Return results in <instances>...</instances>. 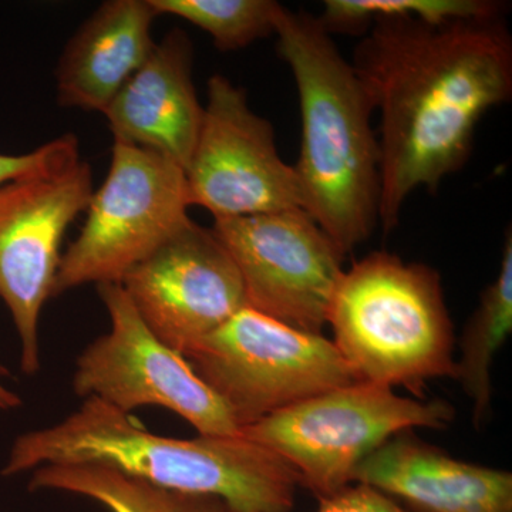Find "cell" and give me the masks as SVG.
<instances>
[{
    "mask_svg": "<svg viewBox=\"0 0 512 512\" xmlns=\"http://www.w3.org/2000/svg\"><path fill=\"white\" fill-rule=\"evenodd\" d=\"M353 69L380 114L379 222L400 221L407 198L460 170L477 124L512 96V39L503 18L431 25L373 20Z\"/></svg>",
    "mask_w": 512,
    "mask_h": 512,
    "instance_id": "obj_1",
    "label": "cell"
},
{
    "mask_svg": "<svg viewBox=\"0 0 512 512\" xmlns=\"http://www.w3.org/2000/svg\"><path fill=\"white\" fill-rule=\"evenodd\" d=\"M66 464H97L165 490L220 498L229 512H289L301 487L286 461L241 434L157 436L97 399L18 437L2 474Z\"/></svg>",
    "mask_w": 512,
    "mask_h": 512,
    "instance_id": "obj_2",
    "label": "cell"
},
{
    "mask_svg": "<svg viewBox=\"0 0 512 512\" xmlns=\"http://www.w3.org/2000/svg\"><path fill=\"white\" fill-rule=\"evenodd\" d=\"M274 35L301 107V153L293 170L302 210L346 256L379 222V143L370 124L375 109L319 18L281 5Z\"/></svg>",
    "mask_w": 512,
    "mask_h": 512,
    "instance_id": "obj_3",
    "label": "cell"
},
{
    "mask_svg": "<svg viewBox=\"0 0 512 512\" xmlns=\"http://www.w3.org/2000/svg\"><path fill=\"white\" fill-rule=\"evenodd\" d=\"M357 382L402 387L417 399L456 376L454 326L436 269L377 251L340 276L328 322Z\"/></svg>",
    "mask_w": 512,
    "mask_h": 512,
    "instance_id": "obj_4",
    "label": "cell"
},
{
    "mask_svg": "<svg viewBox=\"0 0 512 512\" xmlns=\"http://www.w3.org/2000/svg\"><path fill=\"white\" fill-rule=\"evenodd\" d=\"M454 417L456 410L444 400L355 382L292 404L239 434L281 457L301 487L322 500L352 484L357 466L396 434L448 429Z\"/></svg>",
    "mask_w": 512,
    "mask_h": 512,
    "instance_id": "obj_5",
    "label": "cell"
},
{
    "mask_svg": "<svg viewBox=\"0 0 512 512\" xmlns=\"http://www.w3.org/2000/svg\"><path fill=\"white\" fill-rule=\"evenodd\" d=\"M239 431L316 394L357 382L332 340L242 308L184 355Z\"/></svg>",
    "mask_w": 512,
    "mask_h": 512,
    "instance_id": "obj_6",
    "label": "cell"
},
{
    "mask_svg": "<svg viewBox=\"0 0 512 512\" xmlns=\"http://www.w3.org/2000/svg\"><path fill=\"white\" fill-rule=\"evenodd\" d=\"M185 171L156 151L114 141L106 180L93 191L79 237L60 259L53 296L121 284L191 218Z\"/></svg>",
    "mask_w": 512,
    "mask_h": 512,
    "instance_id": "obj_7",
    "label": "cell"
},
{
    "mask_svg": "<svg viewBox=\"0 0 512 512\" xmlns=\"http://www.w3.org/2000/svg\"><path fill=\"white\" fill-rule=\"evenodd\" d=\"M110 318L106 335L90 343L76 363L73 390L121 413L163 407L204 436H239L227 406L181 353L151 332L120 284L97 286Z\"/></svg>",
    "mask_w": 512,
    "mask_h": 512,
    "instance_id": "obj_8",
    "label": "cell"
},
{
    "mask_svg": "<svg viewBox=\"0 0 512 512\" xmlns=\"http://www.w3.org/2000/svg\"><path fill=\"white\" fill-rule=\"evenodd\" d=\"M82 160L0 185V298L20 339V367L40 370V315L53 296L67 228L93 195Z\"/></svg>",
    "mask_w": 512,
    "mask_h": 512,
    "instance_id": "obj_9",
    "label": "cell"
},
{
    "mask_svg": "<svg viewBox=\"0 0 512 512\" xmlns=\"http://www.w3.org/2000/svg\"><path fill=\"white\" fill-rule=\"evenodd\" d=\"M212 231L237 266L248 308L322 333L345 255L308 212L222 218Z\"/></svg>",
    "mask_w": 512,
    "mask_h": 512,
    "instance_id": "obj_10",
    "label": "cell"
},
{
    "mask_svg": "<svg viewBox=\"0 0 512 512\" xmlns=\"http://www.w3.org/2000/svg\"><path fill=\"white\" fill-rule=\"evenodd\" d=\"M185 180L190 205L210 211L214 220L302 208L298 178L276 150L274 127L222 74L208 82Z\"/></svg>",
    "mask_w": 512,
    "mask_h": 512,
    "instance_id": "obj_11",
    "label": "cell"
},
{
    "mask_svg": "<svg viewBox=\"0 0 512 512\" xmlns=\"http://www.w3.org/2000/svg\"><path fill=\"white\" fill-rule=\"evenodd\" d=\"M120 285L151 332L183 356L247 306L227 249L212 229L192 220Z\"/></svg>",
    "mask_w": 512,
    "mask_h": 512,
    "instance_id": "obj_12",
    "label": "cell"
},
{
    "mask_svg": "<svg viewBox=\"0 0 512 512\" xmlns=\"http://www.w3.org/2000/svg\"><path fill=\"white\" fill-rule=\"evenodd\" d=\"M103 114L114 141L156 151L185 171L204 116L192 82L187 33L174 29L156 43Z\"/></svg>",
    "mask_w": 512,
    "mask_h": 512,
    "instance_id": "obj_13",
    "label": "cell"
},
{
    "mask_svg": "<svg viewBox=\"0 0 512 512\" xmlns=\"http://www.w3.org/2000/svg\"><path fill=\"white\" fill-rule=\"evenodd\" d=\"M369 485L413 512H512V474L448 456L413 430L396 434L357 466Z\"/></svg>",
    "mask_w": 512,
    "mask_h": 512,
    "instance_id": "obj_14",
    "label": "cell"
},
{
    "mask_svg": "<svg viewBox=\"0 0 512 512\" xmlns=\"http://www.w3.org/2000/svg\"><path fill=\"white\" fill-rule=\"evenodd\" d=\"M148 0H109L77 29L56 69L57 103L103 113L156 42Z\"/></svg>",
    "mask_w": 512,
    "mask_h": 512,
    "instance_id": "obj_15",
    "label": "cell"
},
{
    "mask_svg": "<svg viewBox=\"0 0 512 512\" xmlns=\"http://www.w3.org/2000/svg\"><path fill=\"white\" fill-rule=\"evenodd\" d=\"M512 330V232L504 235L500 269L480 296L476 311L468 320L460 340L456 376L473 404L476 427L485 426L493 409L491 367L495 355Z\"/></svg>",
    "mask_w": 512,
    "mask_h": 512,
    "instance_id": "obj_16",
    "label": "cell"
},
{
    "mask_svg": "<svg viewBox=\"0 0 512 512\" xmlns=\"http://www.w3.org/2000/svg\"><path fill=\"white\" fill-rule=\"evenodd\" d=\"M29 488L80 495L110 512H229L220 498L165 490L97 464L36 468Z\"/></svg>",
    "mask_w": 512,
    "mask_h": 512,
    "instance_id": "obj_17",
    "label": "cell"
},
{
    "mask_svg": "<svg viewBox=\"0 0 512 512\" xmlns=\"http://www.w3.org/2000/svg\"><path fill=\"white\" fill-rule=\"evenodd\" d=\"M157 15L190 22L214 40L221 52L244 49L274 35L279 3L274 0H148Z\"/></svg>",
    "mask_w": 512,
    "mask_h": 512,
    "instance_id": "obj_18",
    "label": "cell"
},
{
    "mask_svg": "<svg viewBox=\"0 0 512 512\" xmlns=\"http://www.w3.org/2000/svg\"><path fill=\"white\" fill-rule=\"evenodd\" d=\"M504 10V3L493 0H326L319 20L332 35L357 33L386 16L443 25L454 20L503 18Z\"/></svg>",
    "mask_w": 512,
    "mask_h": 512,
    "instance_id": "obj_19",
    "label": "cell"
},
{
    "mask_svg": "<svg viewBox=\"0 0 512 512\" xmlns=\"http://www.w3.org/2000/svg\"><path fill=\"white\" fill-rule=\"evenodd\" d=\"M79 141L64 134L26 154L0 153V185L79 161Z\"/></svg>",
    "mask_w": 512,
    "mask_h": 512,
    "instance_id": "obj_20",
    "label": "cell"
},
{
    "mask_svg": "<svg viewBox=\"0 0 512 512\" xmlns=\"http://www.w3.org/2000/svg\"><path fill=\"white\" fill-rule=\"evenodd\" d=\"M318 512H413L369 485L353 483L319 500Z\"/></svg>",
    "mask_w": 512,
    "mask_h": 512,
    "instance_id": "obj_21",
    "label": "cell"
},
{
    "mask_svg": "<svg viewBox=\"0 0 512 512\" xmlns=\"http://www.w3.org/2000/svg\"><path fill=\"white\" fill-rule=\"evenodd\" d=\"M0 373H5V369L0 366ZM22 404V400L15 392L8 389L2 382H0V412H6V410L18 409Z\"/></svg>",
    "mask_w": 512,
    "mask_h": 512,
    "instance_id": "obj_22",
    "label": "cell"
}]
</instances>
